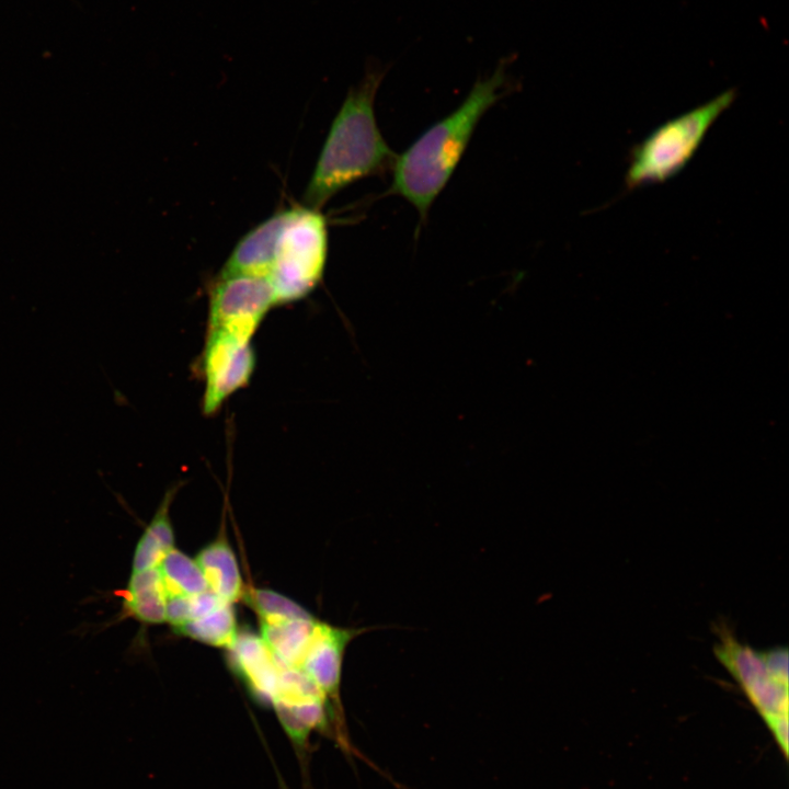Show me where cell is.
Listing matches in <instances>:
<instances>
[{"mask_svg":"<svg viewBox=\"0 0 789 789\" xmlns=\"http://www.w3.org/2000/svg\"><path fill=\"white\" fill-rule=\"evenodd\" d=\"M316 624V618L261 622V638L282 666L299 667Z\"/></svg>","mask_w":789,"mask_h":789,"instance_id":"obj_13","label":"cell"},{"mask_svg":"<svg viewBox=\"0 0 789 789\" xmlns=\"http://www.w3.org/2000/svg\"><path fill=\"white\" fill-rule=\"evenodd\" d=\"M361 630L340 628L317 621L312 638L298 668L334 704L339 705V690L345 649Z\"/></svg>","mask_w":789,"mask_h":789,"instance_id":"obj_8","label":"cell"},{"mask_svg":"<svg viewBox=\"0 0 789 789\" xmlns=\"http://www.w3.org/2000/svg\"><path fill=\"white\" fill-rule=\"evenodd\" d=\"M248 603L258 613L261 622L315 618L290 598L266 588H253L247 594Z\"/></svg>","mask_w":789,"mask_h":789,"instance_id":"obj_17","label":"cell"},{"mask_svg":"<svg viewBox=\"0 0 789 789\" xmlns=\"http://www.w3.org/2000/svg\"><path fill=\"white\" fill-rule=\"evenodd\" d=\"M327 256L328 228L320 209L305 205L285 209L267 277L275 305L307 297L323 277Z\"/></svg>","mask_w":789,"mask_h":789,"instance_id":"obj_4","label":"cell"},{"mask_svg":"<svg viewBox=\"0 0 789 789\" xmlns=\"http://www.w3.org/2000/svg\"><path fill=\"white\" fill-rule=\"evenodd\" d=\"M230 650V663L254 698L272 705L276 695L281 664L261 637L238 633Z\"/></svg>","mask_w":789,"mask_h":789,"instance_id":"obj_9","label":"cell"},{"mask_svg":"<svg viewBox=\"0 0 789 789\" xmlns=\"http://www.w3.org/2000/svg\"><path fill=\"white\" fill-rule=\"evenodd\" d=\"M384 77V69L369 68L348 91L304 192L305 206L320 209L357 180L392 169L397 155L382 138L374 111Z\"/></svg>","mask_w":789,"mask_h":789,"instance_id":"obj_1","label":"cell"},{"mask_svg":"<svg viewBox=\"0 0 789 789\" xmlns=\"http://www.w3.org/2000/svg\"><path fill=\"white\" fill-rule=\"evenodd\" d=\"M168 595L158 567L132 571L123 593L125 615L147 625L167 621Z\"/></svg>","mask_w":789,"mask_h":789,"instance_id":"obj_11","label":"cell"},{"mask_svg":"<svg viewBox=\"0 0 789 789\" xmlns=\"http://www.w3.org/2000/svg\"><path fill=\"white\" fill-rule=\"evenodd\" d=\"M168 597L193 596L208 590L196 560L172 549L158 565Z\"/></svg>","mask_w":789,"mask_h":789,"instance_id":"obj_16","label":"cell"},{"mask_svg":"<svg viewBox=\"0 0 789 789\" xmlns=\"http://www.w3.org/2000/svg\"><path fill=\"white\" fill-rule=\"evenodd\" d=\"M255 362L251 341L207 331L201 365L205 381L204 414H215L232 393L248 385Z\"/></svg>","mask_w":789,"mask_h":789,"instance_id":"obj_7","label":"cell"},{"mask_svg":"<svg viewBox=\"0 0 789 789\" xmlns=\"http://www.w3.org/2000/svg\"><path fill=\"white\" fill-rule=\"evenodd\" d=\"M207 331L251 341L268 310L276 306L266 278L216 277L209 288Z\"/></svg>","mask_w":789,"mask_h":789,"instance_id":"obj_6","label":"cell"},{"mask_svg":"<svg viewBox=\"0 0 789 789\" xmlns=\"http://www.w3.org/2000/svg\"><path fill=\"white\" fill-rule=\"evenodd\" d=\"M175 489L169 490L135 547L132 571L157 568L174 548V534L169 517Z\"/></svg>","mask_w":789,"mask_h":789,"instance_id":"obj_14","label":"cell"},{"mask_svg":"<svg viewBox=\"0 0 789 789\" xmlns=\"http://www.w3.org/2000/svg\"><path fill=\"white\" fill-rule=\"evenodd\" d=\"M284 218L285 209L276 211L245 233L231 251L217 277L252 276L267 279Z\"/></svg>","mask_w":789,"mask_h":789,"instance_id":"obj_10","label":"cell"},{"mask_svg":"<svg viewBox=\"0 0 789 789\" xmlns=\"http://www.w3.org/2000/svg\"><path fill=\"white\" fill-rule=\"evenodd\" d=\"M734 99L735 90H727L650 133L631 153L627 185L632 188L662 183L679 173Z\"/></svg>","mask_w":789,"mask_h":789,"instance_id":"obj_3","label":"cell"},{"mask_svg":"<svg viewBox=\"0 0 789 789\" xmlns=\"http://www.w3.org/2000/svg\"><path fill=\"white\" fill-rule=\"evenodd\" d=\"M761 656L773 676L788 684V651L787 649H773L761 652Z\"/></svg>","mask_w":789,"mask_h":789,"instance_id":"obj_18","label":"cell"},{"mask_svg":"<svg viewBox=\"0 0 789 789\" xmlns=\"http://www.w3.org/2000/svg\"><path fill=\"white\" fill-rule=\"evenodd\" d=\"M176 633L214 647L230 649L238 631L232 604L224 603L211 611L175 628Z\"/></svg>","mask_w":789,"mask_h":789,"instance_id":"obj_15","label":"cell"},{"mask_svg":"<svg viewBox=\"0 0 789 789\" xmlns=\"http://www.w3.org/2000/svg\"><path fill=\"white\" fill-rule=\"evenodd\" d=\"M506 88L507 73L501 62L491 76L476 81L458 108L397 156L391 192L412 204L423 220L450 179L480 118L501 99Z\"/></svg>","mask_w":789,"mask_h":789,"instance_id":"obj_2","label":"cell"},{"mask_svg":"<svg viewBox=\"0 0 789 789\" xmlns=\"http://www.w3.org/2000/svg\"><path fill=\"white\" fill-rule=\"evenodd\" d=\"M195 560L209 591L230 604L242 596L243 585L237 558L226 540L218 538L208 544Z\"/></svg>","mask_w":789,"mask_h":789,"instance_id":"obj_12","label":"cell"},{"mask_svg":"<svg viewBox=\"0 0 789 789\" xmlns=\"http://www.w3.org/2000/svg\"><path fill=\"white\" fill-rule=\"evenodd\" d=\"M714 653L762 716L784 756L788 755V684L767 670L761 652L721 636Z\"/></svg>","mask_w":789,"mask_h":789,"instance_id":"obj_5","label":"cell"}]
</instances>
